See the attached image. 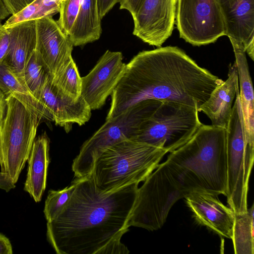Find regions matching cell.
I'll list each match as a JSON object with an SVG mask.
<instances>
[{
	"mask_svg": "<svg viewBox=\"0 0 254 254\" xmlns=\"http://www.w3.org/2000/svg\"><path fill=\"white\" fill-rule=\"evenodd\" d=\"M227 181L226 130L202 124L138 188L127 226L160 229L178 200L195 191L225 195Z\"/></svg>",
	"mask_w": 254,
	"mask_h": 254,
	"instance_id": "6da1fadb",
	"label": "cell"
},
{
	"mask_svg": "<svg viewBox=\"0 0 254 254\" xmlns=\"http://www.w3.org/2000/svg\"><path fill=\"white\" fill-rule=\"evenodd\" d=\"M68 203L47 223V238L58 254H128L121 242L138 191L137 183L106 192L92 174L76 178Z\"/></svg>",
	"mask_w": 254,
	"mask_h": 254,
	"instance_id": "7a4b0ae2",
	"label": "cell"
},
{
	"mask_svg": "<svg viewBox=\"0 0 254 254\" xmlns=\"http://www.w3.org/2000/svg\"><path fill=\"white\" fill-rule=\"evenodd\" d=\"M223 82L178 47L143 51L126 64L111 95L106 120L147 99L176 102L196 107L198 110Z\"/></svg>",
	"mask_w": 254,
	"mask_h": 254,
	"instance_id": "3957f363",
	"label": "cell"
},
{
	"mask_svg": "<svg viewBox=\"0 0 254 254\" xmlns=\"http://www.w3.org/2000/svg\"><path fill=\"white\" fill-rule=\"evenodd\" d=\"M168 151L127 139L108 148L95 161L92 175L97 187L110 192L144 182Z\"/></svg>",
	"mask_w": 254,
	"mask_h": 254,
	"instance_id": "277c9868",
	"label": "cell"
},
{
	"mask_svg": "<svg viewBox=\"0 0 254 254\" xmlns=\"http://www.w3.org/2000/svg\"><path fill=\"white\" fill-rule=\"evenodd\" d=\"M6 101L0 126V172L15 184L28 161L42 119L12 95L6 97Z\"/></svg>",
	"mask_w": 254,
	"mask_h": 254,
	"instance_id": "5b68a950",
	"label": "cell"
},
{
	"mask_svg": "<svg viewBox=\"0 0 254 254\" xmlns=\"http://www.w3.org/2000/svg\"><path fill=\"white\" fill-rule=\"evenodd\" d=\"M201 125L196 107L161 100L131 140L171 152L187 142Z\"/></svg>",
	"mask_w": 254,
	"mask_h": 254,
	"instance_id": "8992f818",
	"label": "cell"
},
{
	"mask_svg": "<svg viewBox=\"0 0 254 254\" xmlns=\"http://www.w3.org/2000/svg\"><path fill=\"white\" fill-rule=\"evenodd\" d=\"M161 100L147 99L128 108L105 123L81 146L73 161L74 177L90 175L96 160L109 147L120 142L132 139L142 122L160 105Z\"/></svg>",
	"mask_w": 254,
	"mask_h": 254,
	"instance_id": "52a82bcc",
	"label": "cell"
},
{
	"mask_svg": "<svg viewBox=\"0 0 254 254\" xmlns=\"http://www.w3.org/2000/svg\"><path fill=\"white\" fill-rule=\"evenodd\" d=\"M226 130L227 189L225 196L235 214L248 210L249 181L254 160V144L244 138L242 108L237 91Z\"/></svg>",
	"mask_w": 254,
	"mask_h": 254,
	"instance_id": "ba28073f",
	"label": "cell"
},
{
	"mask_svg": "<svg viewBox=\"0 0 254 254\" xmlns=\"http://www.w3.org/2000/svg\"><path fill=\"white\" fill-rule=\"evenodd\" d=\"M176 24L180 37L194 46L215 43L225 36L216 0H178Z\"/></svg>",
	"mask_w": 254,
	"mask_h": 254,
	"instance_id": "9c48e42d",
	"label": "cell"
},
{
	"mask_svg": "<svg viewBox=\"0 0 254 254\" xmlns=\"http://www.w3.org/2000/svg\"><path fill=\"white\" fill-rule=\"evenodd\" d=\"M178 0H143L132 17L133 34L149 45L160 47L171 36Z\"/></svg>",
	"mask_w": 254,
	"mask_h": 254,
	"instance_id": "30bf717a",
	"label": "cell"
},
{
	"mask_svg": "<svg viewBox=\"0 0 254 254\" xmlns=\"http://www.w3.org/2000/svg\"><path fill=\"white\" fill-rule=\"evenodd\" d=\"M126 65L121 52L107 50L91 70L81 77V96L91 110L104 105L122 77Z\"/></svg>",
	"mask_w": 254,
	"mask_h": 254,
	"instance_id": "8fae6325",
	"label": "cell"
},
{
	"mask_svg": "<svg viewBox=\"0 0 254 254\" xmlns=\"http://www.w3.org/2000/svg\"><path fill=\"white\" fill-rule=\"evenodd\" d=\"M36 51L47 72L55 76L70 59L73 45L52 16L35 20Z\"/></svg>",
	"mask_w": 254,
	"mask_h": 254,
	"instance_id": "7c38bea8",
	"label": "cell"
},
{
	"mask_svg": "<svg viewBox=\"0 0 254 254\" xmlns=\"http://www.w3.org/2000/svg\"><path fill=\"white\" fill-rule=\"evenodd\" d=\"M39 102L49 115L50 121L70 130L72 125L82 126L90 119L91 110L80 96L74 100L64 94L53 82L49 74L41 92Z\"/></svg>",
	"mask_w": 254,
	"mask_h": 254,
	"instance_id": "4fadbf2b",
	"label": "cell"
},
{
	"mask_svg": "<svg viewBox=\"0 0 254 254\" xmlns=\"http://www.w3.org/2000/svg\"><path fill=\"white\" fill-rule=\"evenodd\" d=\"M188 206L197 222L221 236L231 239L235 213L217 196L200 191L185 197Z\"/></svg>",
	"mask_w": 254,
	"mask_h": 254,
	"instance_id": "5bb4252c",
	"label": "cell"
},
{
	"mask_svg": "<svg viewBox=\"0 0 254 254\" xmlns=\"http://www.w3.org/2000/svg\"><path fill=\"white\" fill-rule=\"evenodd\" d=\"M225 36L246 50L254 45V0H216Z\"/></svg>",
	"mask_w": 254,
	"mask_h": 254,
	"instance_id": "9a60e30c",
	"label": "cell"
},
{
	"mask_svg": "<svg viewBox=\"0 0 254 254\" xmlns=\"http://www.w3.org/2000/svg\"><path fill=\"white\" fill-rule=\"evenodd\" d=\"M237 68L230 64L228 78L211 92L208 99L198 108L211 120L212 125L227 129L231 118L233 103L239 90Z\"/></svg>",
	"mask_w": 254,
	"mask_h": 254,
	"instance_id": "2e32d148",
	"label": "cell"
},
{
	"mask_svg": "<svg viewBox=\"0 0 254 254\" xmlns=\"http://www.w3.org/2000/svg\"><path fill=\"white\" fill-rule=\"evenodd\" d=\"M8 28L10 32V45L2 62L24 83V67L28 58L36 49L35 20L21 22Z\"/></svg>",
	"mask_w": 254,
	"mask_h": 254,
	"instance_id": "e0dca14e",
	"label": "cell"
},
{
	"mask_svg": "<svg viewBox=\"0 0 254 254\" xmlns=\"http://www.w3.org/2000/svg\"><path fill=\"white\" fill-rule=\"evenodd\" d=\"M50 139L44 133L34 140L28 159L24 190L36 202L41 200L46 189L49 158Z\"/></svg>",
	"mask_w": 254,
	"mask_h": 254,
	"instance_id": "ac0fdd59",
	"label": "cell"
},
{
	"mask_svg": "<svg viewBox=\"0 0 254 254\" xmlns=\"http://www.w3.org/2000/svg\"><path fill=\"white\" fill-rule=\"evenodd\" d=\"M235 57L237 68L239 94L244 123V138L249 143L254 144V96L246 53L243 46L231 43Z\"/></svg>",
	"mask_w": 254,
	"mask_h": 254,
	"instance_id": "d6986e66",
	"label": "cell"
},
{
	"mask_svg": "<svg viewBox=\"0 0 254 254\" xmlns=\"http://www.w3.org/2000/svg\"><path fill=\"white\" fill-rule=\"evenodd\" d=\"M101 19L97 0H80L78 13L68 35L73 46L98 40L102 33Z\"/></svg>",
	"mask_w": 254,
	"mask_h": 254,
	"instance_id": "ffe728a7",
	"label": "cell"
},
{
	"mask_svg": "<svg viewBox=\"0 0 254 254\" xmlns=\"http://www.w3.org/2000/svg\"><path fill=\"white\" fill-rule=\"evenodd\" d=\"M0 89L6 97L13 96L42 119L50 121L49 115L42 104L3 62H0Z\"/></svg>",
	"mask_w": 254,
	"mask_h": 254,
	"instance_id": "44dd1931",
	"label": "cell"
},
{
	"mask_svg": "<svg viewBox=\"0 0 254 254\" xmlns=\"http://www.w3.org/2000/svg\"><path fill=\"white\" fill-rule=\"evenodd\" d=\"M254 211L253 204L247 212L235 214L231 239L235 254L254 253Z\"/></svg>",
	"mask_w": 254,
	"mask_h": 254,
	"instance_id": "7402d4cb",
	"label": "cell"
},
{
	"mask_svg": "<svg viewBox=\"0 0 254 254\" xmlns=\"http://www.w3.org/2000/svg\"><path fill=\"white\" fill-rule=\"evenodd\" d=\"M49 74L39 55L35 50L25 64L23 79L26 87L38 101Z\"/></svg>",
	"mask_w": 254,
	"mask_h": 254,
	"instance_id": "603a6c76",
	"label": "cell"
},
{
	"mask_svg": "<svg viewBox=\"0 0 254 254\" xmlns=\"http://www.w3.org/2000/svg\"><path fill=\"white\" fill-rule=\"evenodd\" d=\"M52 78L58 88L67 96L74 100L81 96V77L72 58Z\"/></svg>",
	"mask_w": 254,
	"mask_h": 254,
	"instance_id": "cb8c5ba5",
	"label": "cell"
},
{
	"mask_svg": "<svg viewBox=\"0 0 254 254\" xmlns=\"http://www.w3.org/2000/svg\"><path fill=\"white\" fill-rule=\"evenodd\" d=\"M76 186L74 179L71 184L64 189L51 190L45 202L44 213L47 222L55 219L66 206Z\"/></svg>",
	"mask_w": 254,
	"mask_h": 254,
	"instance_id": "d4e9b609",
	"label": "cell"
},
{
	"mask_svg": "<svg viewBox=\"0 0 254 254\" xmlns=\"http://www.w3.org/2000/svg\"><path fill=\"white\" fill-rule=\"evenodd\" d=\"M80 0H64L62 2L57 21L62 31L68 36L79 11Z\"/></svg>",
	"mask_w": 254,
	"mask_h": 254,
	"instance_id": "484cf974",
	"label": "cell"
},
{
	"mask_svg": "<svg viewBox=\"0 0 254 254\" xmlns=\"http://www.w3.org/2000/svg\"><path fill=\"white\" fill-rule=\"evenodd\" d=\"M10 32L9 28H5L0 22V62H2L6 56L10 45Z\"/></svg>",
	"mask_w": 254,
	"mask_h": 254,
	"instance_id": "4316f807",
	"label": "cell"
},
{
	"mask_svg": "<svg viewBox=\"0 0 254 254\" xmlns=\"http://www.w3.org/2000/svg\"><path fill=\"white\" fill-rule=\"evenodd\" d=\"M10 14H15L35 0H1Z\"/></svg>",
	"mask_w": 254,
	"mask_h": 254,
	"instance_id": "83f0119b",
	"label": "cell"
},
{
	"mask_svg": "<svg viewBox=\"0 0 254 254\" xmlns=\"http://www.w3.org/2000/svg\"><path fill=\"white\" fill-rule=\"evenodd\" d=\"M143 0H121L120 2L121 9L128 10L132 16L136 13Z\"/></svg>",
	"mask_w": 254,
	"mask_h": 254,
	"instance_id": "f1b7e54d",
	"label": "cell"
},
{
	"mask_svg": "<svg viewBox=\"0 0 254 254\" xmlns=\"http://www.w3.org/2000/svg\"><path fill=\"white\" fill-rule=\"evenodd\" d=\"M121 0H97L100 15L101 18L106 15L116 4Z\"/></svg>",
	"mask_w": 254,
	"mask_h": 254,
	"instance_id": "f546056e",
	"label": "cell"
},
{
	"mask_svg": "<svg viewBox=\"0 0 254 254\" xmlns=\"http://www.w3.org/2000/svg\"><path fill=\"white\" fill-rule=\"evenodd\" d=\"M12 247L8 238L0 234V254H12Z\"/></svg>",
	"mask_w": 254,
	"mask_h": 254,
	"instance_id": "4dcf8cb0",
	"label": "cell"
},
{
	"mask_svg": "<svg viewBox=\"0 0 254 254\" xmlns=\"http://www.w3.org/2000/svg\"><path fill=\"white\" fill-rule=\"evenodd\" d=\"M7 108L6 97L0 89V126L5 116Z\"/></svg>",
	"mask_w": 254,
	"mask_h": 254,
	"instance_id": "1f68e13d",
	"label": "cell"
},
{
	"mask_svg": "<svg viewBox=\"0 0 254 254\" xmlns=\"http://www.w3.org/2000/svg\"><path fill=\"white\" fill-rule=\"evenodd\" d=\"M9 14L3 2L1 0H0V22Z\"/></svg>",
	"mask_w": 254,
	"mask_h": 254,
	"instance_id": "d6a6232c",
	"label": "cell"
}]
</instances>
